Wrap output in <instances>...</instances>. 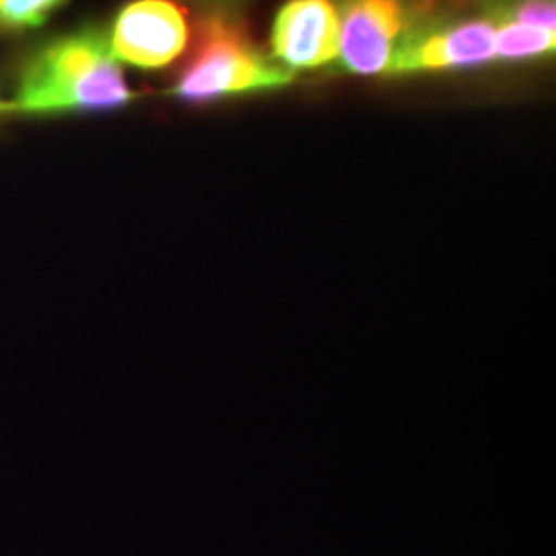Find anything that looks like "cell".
<instances>
[{"label": "cell", "mask_w": 556, "mask_h": 556, "mask_svg": "<svg viewBox=\"0 0 556 556\" xmlns=\"http://www.w3.org/2000/svg\"><path fill=\"white\" fill-rule=\"evenodd\" d=\"M491 23L495 29V56L498 59H532L555 50L556 31L521 25L505 11H497Z\"/></svg>", "instance_id": "7"}, {"label": "cell", "mask_w": 556, "mask_h": 556, "mask_svg": "<svg viewBox=\"0 0 556 556\" xmlns=\"http://www.w3.org/2000/svg\"><path fill=\"white\" fill-rule=\"evenodd\" d=\"M340 15L324 0H298L280 9L273 27V52L289 68H314L338 59Z\"/></svg>", "instance_id": "6"}, {"label": "cell", "mask_w": 556, "mask_h": 556, "mask_svg": "<svg viewBox=\"0 0 556 556\" xmlns=\"http://www.w3.org/2000/svg\"><path fill=\"white\" fill-rule=\"evenodd\" d=\"M188 43V23L176 4L142 0L128 4L114 23L110 48L116 60L140 68H163Z\"/></svg>", "instance_id": "5"}, {"label": "cell", "mask_w": 556, "mask_h": 556, "mask_svg": "<svg viewBox=\"0 0 556 556\" xmlns=\"http://www.w3.org/2000/svg\"><path fill=\"white\" fill-rule=\"evenodd\" d=\"M340 15V50L344 68L355 75L388 73L397 43L415 25L413 13L397 2H351Z\"/></svg>", "instance_id": "3"}, {"label": "cell", "mask_w": 556, "mask_h": 556, "mask_svg": "<svg viewBox=\"0 0 556 556\" xmlns=\"http://www.w3.org/2000/svg\"><path fill=\"white\" fill-rule=\"evenodd\" d=\"M491 59H495V29L491 20L420 27L415 23L397 43L388 73L457 68Z\"/></svg>", "instance_id": "4"}, {"label": "cell", "mask_w": 556, "mask_h": 556, "mask_svg": "<svg viewBox=\"0 0 556 556\" xmlns=\"http://www.w3.org/2000/svg\"><path fill=\"white\" fill-rule=\"evenodd\" d=\"M110 40L80 31L43 48L21 77L15 108L34 114L105 110L130 101Z\"/></svg>", "instance_id": "1"}, {"label": "cell", "mask_w": 556, "mask_h": 556, "mask_svg": "<svg viewBox=\"0 0 556 556\" xmlns=\"http://www.w3.org/2000/svg\"><path fill=\"white\" fill-rule=\"evenodd\" d=\"M7 110H9V105H7V103H2V101H0V114H2V112H7Z\"/></svg>", "instance_id": "10"}, {"label": "cell", "mask_w": 556, "mask_h": 556, "mask_svg": "<svg viewBox=\"0 0 556 556\" xmlns=\"http://www.w3.org/2000/svg\"><path fill=\"white\" fill-rule=\"evenodd\" d=\"M505 13L521 25L536 27V29H544V31H556V11L553 2H523V4H517L514 9H507Z\"/></svg>", "instance_id": "9"}, {"label": "cell", "mask_w": 556, "mask_h": 556, "mask_svg": "<svg viewBox=\"0 0 556 556\" xmlns=\"http://www.w3.org/2000/svg\"><path fill=\"white\" fill-rule=\"evenodd\" d=\"M293 73L266 59L236 15L213 13L200 23L199 43L174 93L186 101L277 89Z\"/></svg>", "instance_id": "2"}, {"label": "cell", "mask_w": 556, "mask_h": 556, "mask_svg": "<svg viewBox=\"0 0 556 556\" xmlns=\"http://www.w3.org/2000/svg\"><path fill=\"white\" fill-rule=\"evenodd\" d=\"M59 7L52 0H0V29L40 27Z\"/></svg>", "instance_id": "8"}]
</instances>
